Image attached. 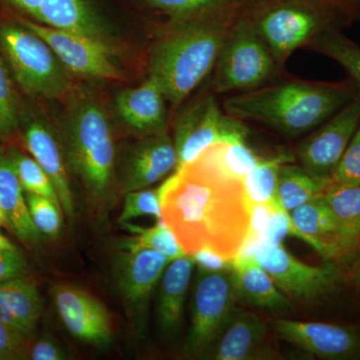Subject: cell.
<instances>
[{
	"mask_svg": "<svg viewBox=\"0 0 360 360\" xmlns=\"http://www.w3.org/2000/svg\"><path fill=\"white\" fill-rule=\"evenodd\" d=\"M160 189L162 220L187 255L210 248L229 259L238 257L250 221L243 182L186 165Z\"/></svg>",
	"mask_w": 360,
	"mask_h": 360,
	"instance_id": "1",
	"label": "cell"
},
{
	"mask_svg": "<svg viewBox=\"0 0 360 360\" xmlns=\"http://www.w3.org/2000/svg\"><path fill=\"white\" fill-rule=\"evenodd\" d=\"M359 91L350 78L338 82L288 80L229 96L224 110L241 122L252 120L297 136L321 127Z\"/></svg>",
	"mask_w": 360,
	"mask_h": 360,
	"instance_id": "2",
	"label": "cell"
},
{
	"mask_svg": "<svg viewBox=\"0 0 360 360\" xmlns=\"http://www.w3.org/2000/svg\"><path fill=\"white\" fill-rule=\"evenodd\" d=\"M243 9L174 20L151 47L149 77L155 78L174 108L214 68L222 44Z\"/></svg>",
	"mask_w": 360,
	"mask_h": 360,
	"instance_id": "3",
	"label": "cell"
},
{
	"mask_svg": "<svg viewBox=\"0 0 360 360\" xmlns=\"http://www.w3.org/2000/svg\"><path fill=\"white\" fill-rule=\"evenodd\" d=\"M65 153L87 193L103 200L115 174V148L108 115L96 99L75 97L65 116Z\"/></svg>",
	"mask_w": 360,
	"mask_h": 360,
	"instance_id": "4",
	"label": "cell"
},
{
	"mask_svg": "<svg viewBox=\"0 0 360 360\" xmlns=\"http://www.w3.org/2000/svg\"><path fill=\"white\" fill-rule=\"evenodd\" d=\"M245 13L281 66L300 47L322 33L345 27L335 14L315 0H248Z\"/></svg>",
	"mask_w": 360,
	"mask_h": 360,
	"instance_id": "5",
	"label": "cell"
},
{
	"mask_svg": "<svg viewBox=\"0 0 360 360\" xmlns=\"http://www.w3.org/2000/svg\"><path fill=\"white\" fill-rule=\"evenodd\" d=\"M0 49L25 94L58 99L70 91V71L51 47L25 26H0Z\"/></svg>",
	"mask_w": 360,
	"mask_h": 360,
	"instance_id": "6",
	"label": "cell"
},
{
	"mask_svg": "<svg viewBox=\"0 0 360 360\" xmlns=\"http://www.w3.org/2000/svg\"><path fill=\"white\" fill-rule=\"evenodd\" d=\"M278 68L243 7L222 44L215 63V91L257 89Z\"/></svg>",
	"mask_w": 360,
	"mask_h": 360,
	"instance_id": "7",
	"label": "cell"
},
{
	"mask_svg": "<svg viewBox=\"0 0 360 360\" xmlns=\"http://www.w3.org/2000/svg\"><path fill=\"white\" fill-rule=\"evenodd\" d=\"M240 302L233 269L219 272L198 270L191 300V324L186 350L205 354L238 314Z\"/></svg>",
	"mask_w": 360,
	"mask_h": 360,
	"instance_id": "8",
	"label": "cell"
},
{
	"mask_svg": "<svg viewBox=\"0 0 360 360\" xmlns=\"http://www.w3.org/2000/svg\"><path fill=\"white\" fill-rule=\"evenodd\" d=\"M248 127L220 110L212 94L200 97L182 110L174 124L177 167L193 161L203 149L219 141L246 139Z\"/></svg>",
	"mask_w": 360,
	"mask_h": 360,
	"instance_id": "9",
	"label": "cell"
},
{
	"mask_svg": "<svg viewBox=\"0 0 360 360\" xmlns=\"http://www.w3.org/2000/svg\"><path fill=\"white\" fill-rule=\"evenodd\" d=\"M359 124L360 89L349 103L300 143L297 149L300 165L319 179L333 180Z\"/></svg>",
	"mask_w": 360,
	"mask_h": 360,
	"instance_id": "10",
	"label": "cell"
},
{
	"mask_svg": "<svg viewBox=\"0 0 360 360\" xmlns=\"http://www.w3.org/2000/svg\"><path fill=\"white\" fill-rule=\"evenodd\" d=\"M251 255L271 276L277 288L288 297L314 300L330 290L335 284L336 271L333 267L303 264L283 245H258Z\"/></svg>",
	"mask_w": 360,
	"mask_h": 360,
	"instance_id": "11",
	"label": "cell"
},
{
	"mask_svg": "<svg viewBox=\"0 0 360 360\" xmlns=\"http://www.w3.org/2000/svg\"><path fill=\"white\" fill-rule=\"evenodd\" d=\"M170 260L162 253L135 248L123 250L115 266L116 281L137 331L146 326L149 300Z\"/></svg>",
	"mask_w": 360,
	"mask_h": 360,
	"instance_id": "12",
	"label": "cell"
},
{
	"mask_svg": "<svg viewBox=\"0 0 360 360\" xmlns=\"http://www.w3.org/2000/svg\"><path fill=\"white\" fill-rule=\"evenodd\" d=\"M22 25L41 37L70 73L94 79L120 78L110 45L33 21H23Z\"/></svg>",
	"mask_w": 360,
	"mask_h": 360,
	"instance_id": "13",
	"label": "cell"
},
{
	"mask_svg": "<svg viewBox=\"0 0 360 360\" xmlns=\"http://www.w3.org/2000/svg\"><path fill=\"white\" fill-rule=\"evenodd\" d=\"M52 295L59 316L71 335L96 347L110 345L112 326L110 312L103 303L73 286H53Z\"/></svg>",
	"mask_w": 360,
	"mask_h": 360,
	"instance_id": "14",
	"label": "cell"
},
{
	"mask_svg": "<svg viewBox=\"0 0 360 360\" xmlns=\"http://www.w3.org/2000/svg\"><path fill=\"white\" fill-rule=\"evenodd\" d=\"M271 326L279 338L321 359H345L359 349L354 331L335 324L279 319Z\"/></svg>",
	"mask_w": 360,
	"mask_h": 360,
	"instance_id": "15",
	"label": "cell"
},
{
	"mask_svg": "<svg viewBox=\"0 0 360 360\" xmlns=\"http://www.w3.org/2000/svg\"><path fill=\"white\" fill-rule=\"evenodd\" d=\"M177 167L174 141L167 134L148 135L130 151L122 172L123 193L148 188Z\"/></svg>",
	"mask_w": 360,
	"mask_h": 360,
	"instance_id": "16",
	"label": "cell"
},
{
	"mask_svg": "<svg viewBox=\"0 0 360 360\" xmlns=\"http://www.w3.org/2000/svg\"><path fill=\"white\" fill-rule=\"evenodd\" d=\"M295 226L311 240V246L324 259L338 260L354 250L323 196L298 206L290 212Z\"/></svg>",
	"mask_w": 360,
	"mask_h": 360,
	"instance_id": "17",
	"label": "cell"
},
{
	"mask_svg": "<svg viewBox=\"0 0 360 360\" xmlns=\"http://www.w3.org/2000/svg\"><path fill=\"white\" fill-rule=\"evenodd\" d=\"M26 148L32 158L51 177L60 200L61 208L68 217L75 215V201L66 168L65 149L49 123L39 118L27 120L23 130Z\"/></svg>",
	"mask_w": 360,
	"mask_h": 360,
	"instance_id": "18",
	"label": "cell"
},
{
	"mask_svg": "<svg viewBox=\"0 0 360 360\" xmlns=\"http://www.w3.org/2000/svg\"><path fill=\"white\" fill-rule=\"evenodd\" d=\"M167 97L155 78L139 86L127 89L116 96V110L120 120L139 134L156 135L167 134Z\"/></svg>",
	"mask_w": 360,
	"mask_h": 360,
	"instance_id": "19",
	"label": "cell"
},
{
	"mask_svg": "<svg viewBox=\"0 0 360 360\" xmlns=\"http://www.w3.org/2000/svg\"><path fill=\"white\" fill-rule=\"evenodd\" d=\"M35 20L49 27L111 46L108 27L89 0H46Z\"/></svg>",
	"mask_w": 360,
	"mask_h": 360,
	"instance_id": "20",
	"label": "cell"
},
{
	"mask_svg": "<svg viewBox=\"0 0 360 360\" xmlns=\"http://www.w3.org/2000/svg\"><path fill=\"white\" fill-rule=\"evenodd\" d=\"M267 333V324L257 314L238 312L205 355L214 360L258 359L264 354Z\"/></svg>",
	"mask_w": 360,
	"mask_h": 360,
	"instance_id": "21",
	"label": "cell"
},
{
	"mask_svg": "<svg viewBox=\"0 0 360 360\" xmlns=\"http://www.w3.org/2000/svg\"><path fill=\"white\" fill-rule=\"evenodd\" d=\"M240 300L258 309L283 311L290 309L288 296L277 288L271 276L252 255H238L232 260Z\"/></svg>",
	"mask_w": 360,
	"mask_h": 360,
	"instance_id": "22",
	"label": "cell"
},
{
	"mask_svg": "<svg viewBox=\"0 0 360 360\" xmlns=\"http://www.w3.org/2000/svg\"><path fill=\"white\" fill-rule=\"evenodd\" d=\"M0 206L6 214L8 229L28 245H37L42 234L33 224L25 189L8 153L0 149Z\"/></svg>",
	"mask_w": 360,
	"mask_h": 360,
	"instance_id": "23",
	"label": "cell"
},
{
	"mask_svg": "<svg viewBox=\"0 0 360 360\" xmlns=\"http://www.w3.org/2000/svg\"><path fill=\"white\" fill-rule=\"evenodd\" d=\"M262 160L248 146L246 139H239L213 143L187 165L222 179L243 182Z\"/></svg>",
	"mask_w": 360,
	"mask_h": 360,
	"instance_id": "24",
	"label": "cell"
},
{
	"mask_svg": "<svg viewBox=\"0 0 360 360\" xmlns=\"http://www.w3.org/2000/svg\"><path fill=\"white\" fill-rule=\"evenodd\" d=\"M194 267L193 257L187 255L172 260L161 276L156 311L158 323L167 333L174 331L181 321Z\"/></svg>",
	"mask_w": 360,
	"mask_h": 360,
	"instance_id": "25",
	"label": "cell"
},
{
	"mask_svg": "<svg viewBox=\"0 0 360 360\" xmlns=\"http://www.w3.org/2000/svg\"><path fill=\"white\" fill-rule=\"evenodd\" d=\"M0 300L20 324L21 333L30 338L42 311V300L35 283L25 276L2 281Z\"/></svg>",
	"mask_w": 360,
	"mask_h": 360,
	"instance_id": "26",
	"label": "cell"
},
{
	"mask_svg": "<svg viewBox=\"0 0 360 360\" xmlns=\"http://www.w3.org/2000/svg\"><path fill=\"white\" fill-rule=\"evenodd\" d=\"M331 180L314 176L302 165L283 163L279 169L277 195L284 210H291L323 195Z\"/></svg>",
	"mask_w": 360,
	"mask_h": 360,
	"instance_id": "27",
	"label": "cell"
},
{
	"mask_svg": "<svg viewBox=\"0 0 360 360\" xmlns=\"http://www.w3.org/2000/svg\"><path fill=\"white\" fill-rule=\"evenodd\" d=\"M295 158L288 153H279L259 163L243 180V191L248 206L269 205L281 206L277 195L278 174L281 165L293 162Z\"/></svg>",
	"mask_w": 360,
	"mask_h": 360,
	"instance_id": "28",
	"label": "cell"
},
{
	"mask_svg": "<svg viewBox=\"0 0 360 360\" xmlns=\"http://www.w3.org/2000/svg\"><path fill=\"white\" fill-rule=\"evenodd\" d=\"M323 198L355 246L360 239V184L333 181L326 186Z\"/></svg>",
	"mask_w": 360,
	"mask_h": 360,
	"instance_id": "29",
	"label": "cell"
},
{
	"mask_svg": "<svg viewBox=\"0 0 360 360\" xmlns=\"http://www.w3.org/2000/svg\"><path fill=\"white\" fill-rule=\"evenodd\" d=\"M309 49L340 63L360 89V45L345 37L341 27L322 33Z\"/></svg>",
	"mask_w": 360,
	"mask_h": 360,
	"instance_id": "30",
	"label": "cell"
},
{
	"mask_svg": "<svg viewBox=\"0 0 360 360\" xmlns=\"http://www.w3.org/2000/svg\"><path fill=\"white\" fill-rule=\"evenodd\" d=\"M124 224L130 231L134 232V236L123 243V250L148 248L162 253L170 262L187 255L186 251L180 245L174 231L163 220H158L155 226L149 229H141L127 222Z\"/></svg>",
	"mask_w": 360,
	"mask_h": 360,
	"instance_id": "31",
	"label": "cell"
},
{
	"mask_svg": "<svg viewBox=\"0 0 360 360\" xmlns=\"http://www.w3.org/2000/svg\"><path fill=\"white\" fill-rule=\"evenodd\" d=\"M174 20L234 13L240 11L248 0H146Z\"/></svg>",
	"mask_w": 360,
	"mask_h": 360,
	"instance_id": "32",
	"label": "cell"
},
{
	"mask_svg": "<svg viewBox=\"0 0 360 360\" xmlns=\"http://www.w3.org/2000/svg\"><path fill=\"white\" fill-rule=\"evenodd\" d=\"M7 153L25 191L44 196L61 207L56 187L39 163L15 148H9Z\"/></svg>",
	"mask_w": 360,
	"mask_h": 360,
	"instance_id": "33",
	"label": "cell"
},
{
	"mask_svg": "<svg viewBox=\"0 0 360 360\" xmlns=\"http://www.w3.org/2000/svg\"><path fill=\"white\" fill-rule=\"evenodd\" d=\"M26 203L35 227L42 236L56 238L63 224L60 206L53 201L32 193L25 191Z\"/></svg>",
	"mask_w": 360,
	"mask_h": 360,
	"instance_id": "34",
	"label": "cell"
},
{
	"mask_svg": "<svg viewBox=\"0 0 360 360\" xmlns=\"http://www.w3.org/2000/svg\"><path fill=\"white\" fill-rule=\"evenodd\" d=\"M18 96L8 70L0 58V136H11L20 124Z\"/></svg>",
	"mask_w": 360,
	"mask_h": 360,
	"instance_id": "35",
	"label": "cell"
},
{
	"mask_svg": "<svg viewBox=\"0 0 360 360\" xmlns=\"http://www.w3.org/2000/svg\"><path fill=\"white\" fill-rule=\"evenodd\" d=\"M155 217L156 220H162L160 205V189H139L125 193L123 210L120 222L129 221L139 217Z\"/></svg>",
	"mask_w": 360,
	"mask_h": 360,
	"instance_id": "36",
	"label": "cell"
},
{
	"mask_svg": "<svg viewBox=\"0 0 360 360\" xmlns=\"http://www.w3.org/2000/svg\"><path fill=\"white\" fill-rule=\"evenodd\" d=\"M333 181L360 184V124L348 144L345 155L333 175Z\"/></svg>",
	"mask_w": 360,
	"mask_h": 360,
	"instance_id": "37",
	"label": "cell"
},
{
	"mask_svg": "<svg viewBox=\"0 0 360 360\" xmlns=\"http://www.w3.org/2000/svg\"><path fill=\"white\" fill-rule=\"evenodd\" d=\"M30 338L0 321V360L27 359Z\"/></svg>",
	"mask_w": 360,
	"mask_h": 360,
	"instance_id": "38",
	"label": "cell"
},
{
	"mask_svg": "<svg viewBox=\"0 0 360 360\" xmlns=\"http://www.w3.org/2000/svg\"><path fill=\"white\" fill-rule=\"evenodd\" d=\"M27 262L18 248L0 250V283L25 276Z\"/></svg>",
	"mask_w": 360,
	"mask_h": 360,
	"instance_id": "39",
	"label": "cell"
},
{
	"mask_svg": "<svg viewBox=\"0 0 360 360\" xmlns=\"http://www.w3.org/2000/svg\"><path fill=\"white\" fill-rule=\"evenodd\" d=\"M335 14L343 26L360 20V0H315Z\"/></svg>",
	"mask_w": 360,
	"mask_h": 360,
	"instance_id": "40",
	"label": "cell"
},
{
	"mask_svg": "<svg viewBox=\"0 0 360 360\" xmlns=\"http://www.w3.org/2000/svg\"><path fill=\"white\" fill-rule=\"evenodd\" d=\"M189 255L193 257L195 267L200 271L219 272L232 269L231 259L210 248H201Z\"/></svg>",
	"mask_w": 360,
	"mask_h": 360,
	"instance_id": "41",
	"label": "cell"
},
{
	"mask_svg": "<svg viewBox=\"0 0 360 360\" xmlns=\"http://www.w3.org/2000/svg\"><path fill=\"white\" fill-rule=\"evenodd\" d=\"M27 359L33 360H63L65 359L61 348L49 338L37 340L32 347H28Z\"/></svg>",
	"mask_w": 360,
	"mask_h": 360,
	"instance_id": "42",
	"label": "cell"
},
{
	"mask_svg": "<svg viewBox=\"0 0 360 360\" xmlns=\"http://www.w3.org/2000/svg\"><path fill=\"white\" fill-rule=\"evenodd\" d=\"M6 4L18 9L21 13L28 14L35 18L37 13H39L40 6L44 4L46 0H1Z\"/></svg>",
	"mask_w": 360,
	"mask_h": 360,
	"instance_id": "43",
	"label": "cell"
},
{
	"mask_svg": "<svg viewBox=\"0 0 360 360\" xmlns=\"http://www.w3.org/2000/svg\"><path fill=\"white\" fill-rule=\"evenodd\" d=\"M15 246L4 236L0 233V250H13Z\"/></svg>",
	"mask_w": 360,
	"mask_h": 360,
	"instance_id": "44",
	"label": "cell"
},
{
	"mask_svg": "<svg viewBox=\"0 0 360 360\" xmlns=\"http://www.w3.org/2000/svg\"><path fill=\"white\" fill-rule=\"evenodd\" d=\"M0 226H6L8 229L6 217L4 214V210H2L1 206H0Z\"/></svg>",
	"mask_w": 360,
	"mask_h": 360,
	"instance_id": "45",
	"label": "cell"
},
{
	"mask_svg": "<svg viewBox=\"0 0 360 360\" xmlns=\"http://www.w3.org/2000/svg\"><path fill=\"white\" fill-rule=\"evenodd\" d=\"M253 1H262V0H253Z\"/></svg>",
	"mask_w": 360,
	"mask_h": 360,
	"instance_id": "46",
	"label": "cell"
},
{
	"mask_svg": "<svg viewBox=\"0 0 360 360\" xmlns=\"http://www.w3.org/2000/svg\"><path fill=\"white\" fill-rule=\"evenodd\" d=\"M359 279H360V272H359Z\"/></svg>",
	"mask_w": 360,
	"mask_h": 360,
	"instance_id": "47",
	"label": "cell"
}]
</instances>
